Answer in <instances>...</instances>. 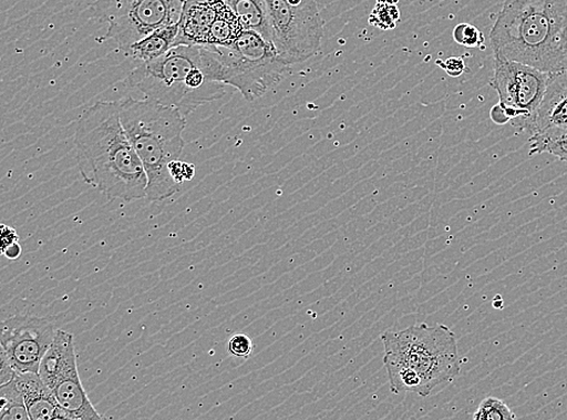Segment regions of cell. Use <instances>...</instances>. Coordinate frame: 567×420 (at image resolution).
I'll return each mask as SVG.
<instances>
[{
	"mask_svg": "<svg viewBox=\"0 0 567 420\" xmlns=\"http://www.w3.org/2000/svg\"><path fill=\"white\" fill-rule=\"evenodd\" d=\"M74 143L79 170L109 201L147 198L148 177L121 120V103L99 101L79 120Z\"/></svg>",
	"mask_w": 567,
	"mask_h": 420,
	"instance_id": "obj_1",
	"label": "cell"
},
{
	"mask_svg": "<svg viewBox=\"0 0 567 420\" xmlns=\"http://www.w3.org/2000/svg\"><path fill=\"white\" fill-rule=\"evenodd\" d=\"M495 59L567 71V0H511L493 25Z\"/></svg>",
	"mask_w": 567,
	"mask_h": 420,
	"instance_id": "obj_2",
	"label": "cell"
},
{
	"mask_svg": "<svg viewBox=\"0 0 567 420\" xmlns=\"http://www.w3.org/2000/svg\"><path fill=\"white\" fill-rule=\"evenodd\" d=\"M219 71L215 47L176 45L163 58L141 63L128 74L126 84L187 116L226 94L227 85L219 82Z\"/></svg>",
	"mask_w": 567,
	"mask_h": 420,
	"instance_id": "obj_3",
	"label": "cell"
},
{
	"mask_svg": "<svg viewBox=\"0 0 567 420\" xmlns=\"http://www.w3.org/2000/svg\"><path fill=\"white\" fill-rule=\"evenodd\" d=\"M121 120L148 177L147 198L164 202L178 192L168 165L179 160L184 150L186 116L178 110L146 99H125Z\"/></svg>",
	"mask_w": 567,
	"mask_h": 420,
	"instance_id": "obj_4",
	"label": "cell"
},
{
	"mask_svg": "<svg viewBox=\"0 0 567 420\" xmlns=\"http://www.w3.org/2000/svg\"><path fill=\"white\" fill-rule=\"evenodd\" d=\"M384 361L400 363L415 372L427 397L440 385L453 382L461 371L457 339L445 325H415L381 336Z\"/></svg>",
	"mask_w": 567,
	"mask_h": 420,
	"instance_id": "obj_5",
	"label": "cell"
},
{
	"mask_svg": "<svg viewBox=\"0 0 567 420\" xmlns=\"http://www.w3.org/2000/svg\"><path fill=\"white\" fill-rule=\"evenodd\" d=\"M215 48L220 83L239 90L248 102L279 85L289 71L274 43L256 31L245 30L230 45Z\"/></svg>",
	"mask_w": 567,
	"mask_h": 420,
	"instance_id": "obj_6",
	"label": "cell"
},
{
	"mask_svg": "<svg viewBox=\"0 0 567 420\" xmlns=\"http://www.w3.org/2000/svg\"><path fill=\"white\" fill-rule=\"evenodd\" d=\"M271 39L289 65L316 55L323 38V20L316 0H264Z\"/></svg>",
	"mask_w": 567,
	"mask_h": 420,
	"instance_id": "obj_7",
	"label": "cell"
},
{
	"mask_svg": "<svg viewBox=\"0 0 567 420\" xmlns=\"http://www.w3.org/2000/svg\"><path fill=\"white\" fill-rule=\"evenodd\" d=\"M45 385L54 392L62 410L72 420H99L102 416L91 403L79 376L74 337L58 330L38 371Z\"/></svg>",
	"mask_w": 567,
	"mask_h": 420,
	"instance_id": "obj_8",
	"label": "cell"
},
{
	"mask_svg": "<svg viewBox=\"0 0 567 420\" xmlns=\"http://www.w3.org/2000/svg\"><path fill=\"white\" fill-rule=\"evenodd\" d=\"M183 6L182 0H115L102 18L110 28L100 42L114 41L125 52L151 33L178 23Z\"/></svg>",
	"mask_w": 567,
	"mask_h": 420,
	"instance_id": "obj_9",
	"label": "cell"
},
{
	"mask_svg": "<svg viewBox=\"0 0 567 420\" xmlns=\"http://www.w3.org/2000/svg\"><path fill=\"white\" fill-rule=\"evenodd\" d=\"M549 74L520 62L495 59L492 85L498 103L520 131L543 102Z\"/></svg>",
	"mask_w": 567,
	"mask_h": 420,
	"instance_id": "obj_10",
	"label": "cell"
},
{
	"mask_svg": "<svg viewBox=\"0 0 567 420\" xmlns=\"http://www.w3.org/2000/svg\"><path fill=\"white\" fill-rule=\"evenodd\" d=\"M54 324L32 315H14L2 322L0 345L18 373L38 372L56 337Z\"/></svg>",
	"mask_w": 567,
	"mask_h": 420,
	"instance_id": "obj_11",
	"label": "cell"
},
{
	"mask_svg": "<svg viewBox=\"0 0 567 420\" xmlns=\"http://www.w3.org/2000/svg\"><path fill=\"white\" fill-rule=\"evenodd\" d=\"M559 129H567V71L549 74L544 100L522 131L533 136Z\"/></svg>",
	"mask_w": 567,
	"mask_h": 420,
	"instance_id": "obj_12",
	"label": "cell"
},
{
	"mask_svg": "<svg viewBox=\"0 0 567 420\" xmlns=\"http://www.w3.org/2000/svg\"><path fill=\"white\" fill-rule=\"evenodd\" d=\"M226 0H188L179 20L177 45H207L210 29Z\"/></svg>",
	"mask_w": 567,
	"mask_h": 420,
	"instance_id": "obj_13",
	"label": "cell"
},
{
	"mask_svg": "<svg viewBox=\"0 0 567 420\" xmlns=\"http://www.w3.org/2000/svg\"><path fill=\"white\" fill-rule=\"evenodd\" d=\"M16 379L31 420H72L38 372L18 373Z\"/></svg>",
	"mask_w": 567,
	"mask_h": 420,
	"instance_id": "obj_14",
	"label": "cell"
},
{
	"mask_svg": "<svg viewBox=\"0 0 567 420\" xmlns=\"http://www.w3.org/2000/svg\"><path fill=\"white\" fill-rule=\"evenodd\" d=\"M179 33V22L166 25L157 30L141 41L132 44L125 54L132 60L141 63H151L167 54L171 49L177 45V38Z\"/></svg>",
	"mask_w": 567,
	"mask_h": 420,
	"instance_id": "obj_15",
	"label": "cell"
},
{
	"mask_svg": "<svg viewBox=\"0 0 567 420\" xmlns=\"http://www.w3.org/2000/svg\"><path fill=\"white\" fill-rule=\"evenodd\" d=\"M226 2L240 19L245 30L256 31L272 42L264 0H226Z\"/></svg>",
	"mask_w": 567,
	"mask_h": 420,
	"instance_id": "obj_16",
	"label": "cell"
},
{
	"mask_svg": "<svg viewBox=\"0 0 567 420\" xmlns=\"http://www.w3.org/2000/svg\"><path fill=\"white\" fill-rule=\"evenodd\" d=\"M244 31L245 29L240 19L236 17L229 4L224 2L219 9L213 29H210L207 45L228 47Z\"/></svg>",
	"mask_w": 567,
	"mask_h": 420,
	"instance_id": "obj_17",
	"label": "cell"
},
{
	"mask_svg": "<svg viewBox=\"0 0 567 420\" xmlns=\"http://www.w3.org/2000/svg\"><path fill=\"white\" fill-rule=\"evenodd\" d=\"M17 379L0 386V420H30Z\"/></svg>",
	"mask_w": 567,
	"mask_h": 420,
	"instance_id": "obj_18",
	"label": "cell"
},
{
	"mask_svg": "<svg viewBox=\"0 0 567 420\" xmlns=\"http://www.w3.org/2000/svg\"><path fill=\"white\" fill-rule=\"evenodd\" d=\"M530 141V155L548 153L558 157L559 161L567 162V129L536 134Z\"/></svg>",
	"mask_w": 567,
	"mask_h": 420,
	"instance_id": "obj_19",
	"label": "cell"
},
{
	"mask_svg": "<svg viewBox=\"0 0 567 420\" xmlns=\"http://www.w3.org/2000/svg\"><path fill=\"white\" fill-rule=\"evenodd\" d=\"M474 420H514L517 416L512 412L509 407L497 398L484 399L476 413L473 414Z\"/></svg>",
	"mask_w": 567,
	"mask_h": 420,
	"instance_id": "obj_20",
	"label": "cell"
},
{
	"mask_svg": "<svg viewBox=\"0 0 567 420\" xmlns=\"http://www.w3.org/2000/svg\"><path fill=\"white\" fill-rule=\"evenodd\" d=\"M401 20V10L398 6L378 3L369 17V23L381 31H390Z\"/></svg>",
	"mask_w": 567,
	"mask_h": 420,
	"instance_id": "obj_21",
	"label": "cell"
},
{
	"mask_svg": "<svg viewBox=\"0 0 567 420\" xmlns=\"http://www.w3.org/2000/svg\"><path fill=\"white\" fill-rule=\"evenodd\" d=\"M455 42L466 48H481L485 43L484 34L474 25L460 23L454 30Z\"/></svg>",
	"mask_w": 567,
	"mask_h": 420,
	"instance_id": "obj_22",
	"label": "cell"
},
{
	"mask_svg": "<svg viewBox=\"0 0 567 420\" xmlns=\"http://www.w3.org/2000/svg\"><path fill=\"white\" fill-rule=\"evenodd\" d=\"M228 351L235 358L246 359L254 351V342L244 334L234 335L228 342Z\"/></svg>",
	"mask_w": 567,
	"mask_h": 420,
	"instance_id": "obj_23",
	"label": "cell"
},
{
	"mask_svg": "<svg viewBox=\"0 0 567 420\" xmlns=\"http://www.w3.org/2000/svg\"><path fill=\"white\" fill-rule=\"evenodd\" d=\"M171 177L175 180L178 185L183 182L192 181L195 177V166L189 163L175 161L168 165Z\"/></svg>",
	"mask_w": 567,
	"mask_h": 420,
	"instance_id": "obj_24",
	"label": "cell"
},
{
	"mask_svg": "<svg viewBox=\"0 0 567 420\" xmlns=\"http://www.w3.org/2000/svg\"><path fill=\"white\" fill-rule=\"evenodd\" d=\"M437 65L451 76H460L466 72V63L463 59L451 58L445 61L437 60Z\"/></svg>",
	"mask_w": 567,
	"mask_h": 420,
	"instance_id": "obj_25",
	"label": "cell"
},
{
	"mask_svg": "<svg viewBox=\"0 0 567 420\" xmlns=\"http://www.w3.org/2000/svg\"><path fill=\"white\" fill-rule=\"evenodd\" d=\"M0 360H2V369H0V386H6L17 378L18 372L2 350H0Z\"/></svg>",
	"mask_w": 567,
	"mask_h": 420,
	"instance_id": "obj_26",
	"label": "cell"
},
{
	"mask_svg": "<svg viewBox=\"0 0 567 420\" xmlns=\"http://www.w3.org/2000/svg\"><path fill=\"white\" fill-rule=\"evenodd\" d=\"M20 242V236L18 232L12 228L8 227L6 225L2 226V252L7 247L14 245Z\"/></svg>",
	"mask_w": 567,
	"mask_h": 420,
	"instance_id": "obj_27",
	"label": "cell"
},
{
	"mask_svg": "<svg viewBox=\"0 0 567 420\" xmlns=\"http://www.w3.org/2000/svg\"><path fill=\"white\" fill-rule=\"evenodd\" d=\"M86 2L99 18H103L115 0H86Z\"/></svg>",
	"mask_w": 567,
	"mask_h": 420,
	"instance_id": "obj_28",
	"label": "cell"
},
{
	"mask_svg": "<svg viewBox=\"0 0 567 420\" xmlns=\"http://www.w3.org/2000/svg\"><path fill=\"white\" fill-rule=\"evenodd\" d=\"M491 116L493 122L497 125H505L511 122L508 114L506 113L505 109L501 106L499 103H497L496 106L493 107Z\"/></svg>",
	"mask_w": 567,
	"mask_h": 420,
	"instance_id": "obj_29",
	"label": "cell"
},
{
	"mask_svg": "<svg viewBox=\"0 0 567 420\" xmlns=\"http://www.w3.org/2000/svg\"><path fill=\"white\" fill-rule=\"evenodd\" d=\"M2 254L8 259L16 260V259L20 258V256L22 254V247H21L20 243H17V244L11 245V246L7 247L6 249H3Z\"/></svg>",
	"mask_w": 567,
	"mask_h": 420,
	"instance_id": "obj_30",
	"label": "cell"
},
{
	"mask_svg": "<svg viewBox=\"0 0 567 420\" xmlns=\"http://www.w3.org/2000/svg\"><path fill=\"white\" fill-rule=\"evenodd\" d=\"M378 3L398 6L400 0H377Z\"/></svg>",
	"mask_w": 567,
	"mask_h": 420,
	"instance_id": "obj_31",
	"label": "cell"
},
{
	"mask_svg": "<svg viewBox=\"0 0 567 420\" xmlns=\"http://www.w3.org/2000/svg\"><path fill=\"white\" fill-rule=\"evenodd\" d=\"M182 2H183V4H184V3L188 2V0H182Z\"/></svg>",
	"mask_w": 567,
	"mask_h": 420,
	"instance_id": "obj_32",
	"label": "cell"
}]
</instances>
